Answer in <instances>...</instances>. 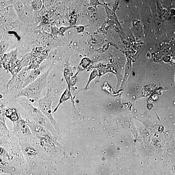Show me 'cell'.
Returning a JSON list of instances; mask_svg holds the SVG:
<instances>
[{"mask_svg":"<svg viewBox=\"0 0 175 175\" xmlns=\"http://www.w3.org/2000/svg\"><path fill=\"white\" fill-rule=\"evenodd\" d=\"M17 120L13 122V132L14 135L17 137L21 141L30 140L33 136L31 130L24 120L20 113Z\"/></svg>","mask_w":175,"mask_h":175,"instance_id":"cell-5","label":"cell"},{"mask_svg":"<svg viewBox=\"0 0 175 175\" xmlns=\"http://www.w3.org/2000/svg\"><path fill=\"white\" fill-rule=\"evenodd\" d=\"M5 115L13 122L16 121L19 118V114H17L16 110L14 109L6 110Z\"/></svg>","mask_w":175,"mask_h":175,"instance_id":"cell-9","label":"cell"},{"mask_svg":"<svg viewBox=\"0 0 175 175\" xmlns=\"http://www.w3.org/2000/svg\"><path fill=\"white\" fill-rule=\"evenodd\" d=\"M1 139L2 140L6 141L10 138L14 136L13 131L9 130L5 123L1 121Z\"/></svg>","mask_w":175,"mask_h":175,"instance_id":"cell-8","label":"cell"},{"mask_svg":"<svg viewBox=\"0 0 175 175\" xmlns=\"http://www.w3.org/2000/svg\"><path fill=\"white\" fill-rule=\"evenodd\" d=\"M90 3L91 4L94 6L96 9L97 6L100 5H102V4H101L99 1H91Z\"/></svg>","mask_w":175,"mask_h":175,"instance_id":"cell-15","label":"cell"},{"mask_svg":"<svg viewBox=\"0 0 175 175\" xmlns=\"http://www.w3.org/2000/svg\"><path fill=\"white\" fill-rule=\"evenodd\" d=\"M20 98L18 102L25 110L28 115L33 120L38 122L50 132L56 139L58 133L50 121L46 117L38 108L34 106L32 103L27 98Z\"/></svg>","mask_w":175,"mask_h":175,"instance_id":"cell-3","label":"cell"},{"mask_svg":"<svg viewBox=\"0 0 175 175\" xmlns=\"http://www.w3.org/2000/svg\"><path fill=\"white\" fill-rule=\"evenodd\" d=\"M69 98V93L68 91H67V89L65 93H64L63 96L61 97V99L60 101V102L59 104H58L57 106L56 107V108L54 110V112H56L58 107L60 106L61 103H62L63 102H65L66 101L68 100Z\"/></svg>","mask_w":175,"mask_h":175,"instance_id":"cell-12","label":"cell"},{"mask_svg":"<svg viewBox=\"0 0 175 175\" xmlns=\"http://www.w3.org/2000/svg\"><path fill=\"white\" fill-rule=\"evenodd\" d=\"M43 2L40 1H34L32 2V8L36 11H38L41 9L42 6Z\"/></svg>","mask_w":175,"mask_h":175,"instance_id":"cell-14","label":"cell"},{"mask_svg":"<svg viewBox=\"0 0 175 175\" xmlns=\"http://www.w3.org/2000/svg\"><path fill=\"white\" fill-rule=\"evenodd\" d=\"M28 140L21 141L19 142L24 155L30 164V162L36 160L37 152L33 146L28 143Z\"/></svg>","mask_w":175,"mask_h":175,"instance_id":"cell-6","label":"cell"},{"mask_svg":"<svg viewBox=\"0 0 175 175\" xmlns=\"http://www.w3.org/2000/svg\"><path fill=\"white\" fill-rule=\"evenodd\" d=\"M104 7H105V10L106 12L108 17L110 18V19L114 20L117 23L118 26L121 27L120 24L119 22V21L117 17L115 12L111 10L107 6H104Z\"/></svg>","mask_w":175,"mask_h":175,"instance_id":"cell-10","label":"cell"},{"mask_svg":"<svg viewBox=\"0 0 175 175\" xmlns=\"http://www.w3.org/2000/svg\"><path fill=\"white\" fill-rule=\"evenodd\" d=\"M51 67L40 75L35 80L21 90L15 98L24 97L32 103H38L41 99L42 92L47 86V79Z\"/></svg>","mask_w":175,"mask_h":175,"instance_id":"cell-1","label":"cell"},{"mask_svg":"<svg viewBox=\"0 0 175 175\" xmlns=\"http://www.w3.org/2000/svg\"><path fill=\"white\" fill-rule=\"evenodd\" d=\"M0 118H1V121L5 123V107L4 100L2 98H1V101H0Z\"/></svg>","mask_w":175,"mask_h":175,"instance_id":"cell-11","label":"cell"},{"mask_svg":"<svg viewBox=\"0 0 175 175\" xmlns=\"http://www.w3.org/2000/svg\"><path fill=\"white\" fill-rule=\"evenodd\" d=\"M29 128L35 142L44 150L51 152V149L54 148L58 145L53 135L38 122H33L30 124Z\"/></svg>","mask_w":175,"mask_h":175,"instance_id":"cell-2","label":"cell"},{"mask_svg":"<svg viewBox=\"0 0 175 175\" xmlns=\"http://www.w3.org/2000/svg\"><path fill=\"white\" fill-rule=\"evenodd\" d=\"M14 8L18 13H22L24 9V6L23 3L21 1L17 2L15 4Z\"/></svg>","mask_w":175,"mask_h":175,"instance_id":"cell-13","label":"cell"},{"mask_svg":"<svg viewBox=\"0 0 175 175\" xmlns=\"http://www.w3.org/2000/svg\"><path fill=\"white\" fill-rule=\"evenodd\" d=\"M54 99L53 91L50 86L47 90L45 96L41 98L38 102V108L53 125L58 133V125L53 118L52 110V105Z\"/></svg>","mask_w":175,"mask_h":175,"instance_id":"cell-4","label":"cell"},{"mask_svg":"<svg viewBox=\"0 0 175 175\" xmlns=\"http://www.w3.org/2000/svg\"><path fill=\"white\" fill-rule=\"evenodd\" d=\"M41 75V72L39 69H29L23 83V89L34 81Z\"/></svg>","mask_w":175,"mask_h":175,"instance_id":"cell-7","label":"cell"}]
</instances>
